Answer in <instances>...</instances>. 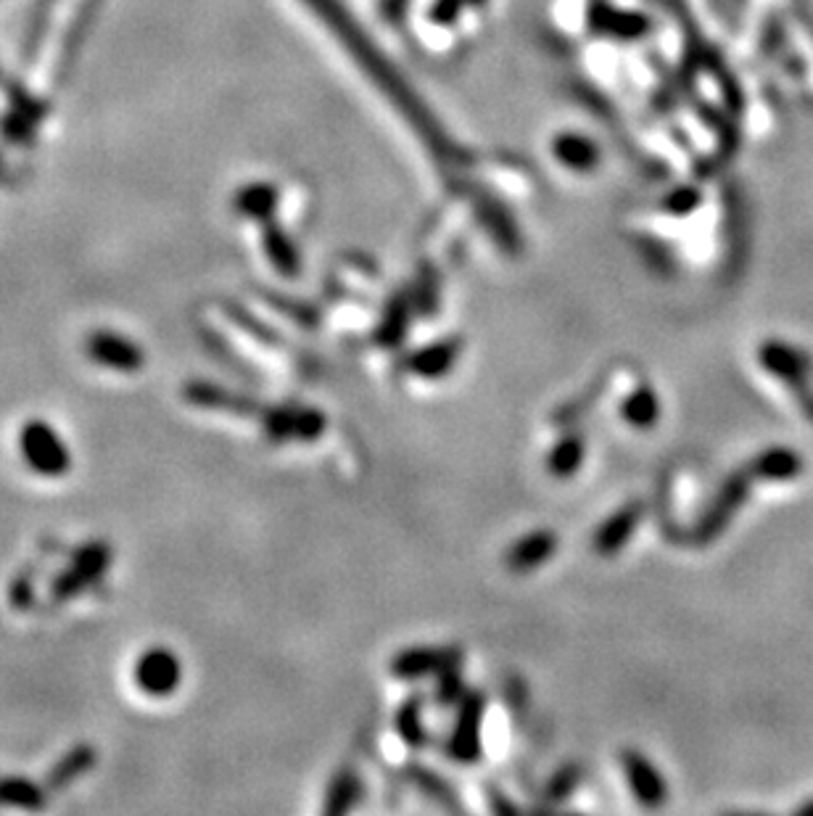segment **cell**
Returning a JSON list of instances; mask_svg holds the SVG:
<instances>
[{"mask_svg":"<svg viewBox=\"0 0 813 816\" xmlns=\"http://www.w3.org/2000/svg\"><path fill=\"white\" fill-rule=\"evenodd\" d=\"M83 352L92 365L107 367V371L114 373H125V376H133V373H138L146 365V352L138 341L107 328L90 330L83 341Z\"/></svg>","mask_w":813,"mask_h":816,"instance_id":"3957f363","label":"cell"},{"mask_svg":"<svg viewBox=\"0 0 813 816\" xmlns=\"http://www.w3.org/2000/svg\"><path fill=\"white\" fill-rule=\"evenodd\" d=\"M758 360L761 365L772 373L774 378H779L787 389L792 391L795 402H798L803 418L813 423V357L805 354L803 349L792 347V343L772 339L763 341L758 349Z\"/></svg>","mask_w":813,"mask_h":816,"instance_id":"6da1fadb","label":"cell"},{"mask_svg":"<svg viewBox=\"0 0 813 816\" xmlns=\"http://www.w3.org/2000/svg\"><path fill=\"white\" fill-rule=\"evenodd\" d=\"M441 658V653H404L393 661V674H399V677H421L425 671H434V666Z\"/></svg>","mask_w":813,"mask_h":816,"instance_id":"4fadbf2b","label":"cell"},{"mask_svg":"<svg viewBox=\"0 0 813 816\" xmlns=\"http://www.w3.org/2000/svg\"><path fill=\"white\" fill-rule=\"evenodd\" d=\"M552 550H554L552 533H547V531L528 533L526 539H521V542H517L515 548L508 552V568L517 570V574H523V570H531L534 566H539L545 557H550Z\"/></svg>","mask_w":813,"mask_h":816,"instance_id":"9c48e42d","label":"cell"},{"mask_svg":"<svg viewBox=\"0 0 813 816\" xmlns=\"http://www.w3.org/2000/svg\"><path fill=\"white\" fill-rule=\"evenodd\" d=\"M111 563V548L103 542H92L85 544L74 552V563L64 574L55 579L53 585V600L55 603H64V600L77 598L79 592L96 585L103 574L109 570Z\"/></svg>","mask_w":813,"mask_h":816,"instance_id":"5b68a950","label":"cell"},{"mask_svg":"<svg viewBox=\"0 0 813 816\" xmlns=\"http://www.w3.org/2000/svg\"><path fill=\"white\" fill-rule=\"evenodd\" d=\"M626 769H628V779H631L634 793H637L639 801L650 808L661 806V803L665 801V784L661 782V777H658V771L652 769L645 758L634 756V753H628L626 756Z\"/></svg>","mask_w":813,"mask_h":816,"instance_id":"ba28073f","label":"cell"},{"mask_svg":"<svg viewBox=\"0 0 813 816\" xmlns=\"http://www.w3.org/2000/svg\"><path fill=\"white\" fill-rule=\"evenodd\" d=\"M637 515H639V507H628V511L615 515V518L610 520L605 529L597 533L595 548L600 552L618 550L621 544H624V539L628 537V533H631L634 524H637Z\"/></svg>","mask_w":813,"mask_h":816,"instance_id":"8fae6325","label":"cell"},{"mask_svg":"<svg viewBox=\"0 0 813 816\" xmlns=\"http://www.w3.org/2000/svg\"><path fill=\"white\" fill-rule=\"evenodd\" d=\"M18 455L37 476L61 478L70 474L72 452L48 420L33 418L18 428Z\"/></svg>","mask_w":813,"mask_h":816,"instance_id":"7a4b0ae2","label":"cell"},{"mask_svg":"<svg viewBox=\"0 0 813 816\" xmlns=\"http://www.w3.org/2000/svg\"><path fill=\"white\" fill-rule=\"evenodd\" d=\"M0 806H18L29 808V812H40L46 806V790L18 777L0 779Z\"/></svg>","mask_w":813,"mask_h":816,"instance_id":"30bf717a","label":"cell"},{"mask_svg":"<svg viewBox=\"0 0 813 816\" xmlns=\"http://www.w3.org/2000/svg\"><path fill=\"white\" fill-rule=\"evenodd\" d=\"M333 798L336 801L330 803L328 812H343V808H349L351 798H354V779L351 777H341L336 784H333Z\"/></svg>","mask_w":813,"mask_h":816,"instance_id":"9a60e30c","label":"cell"},{"mask_svg":"<svg viewBox=\"0 0 813 816\" xmlns=\"http://www.w3.org/2000/svg\"><path fill=\"white\" fill-rule=\"evenodd\" d=\"M626 420L634 426H652L658 420V399L650 389H639L637 394L626 402Z\"/></svg>","mask_w":813,"mask_h":816,"instance_id":"7c38bea8","label":"cell"},{"mask_svg":"<svg viewBox=\"0 0 813 816\" xmlns=\"http://www.w3.org/2000/svg\"><path fill=\"white\" fill-rule=\"evenodd\" d=\"M133 679L143 695L162 701V698L175 695L180 687L183 664L170 648H151L135 661Z\"/></svg>","mask_w":813,"mask_h":816,"instance_id":"277c9868","label":"cell"},{"mask_svg":"<svg viewBox=\"0 0 813 816\" xmlns=\"http://www.w3.org/2000/svg\"><path fill=\"white\" fill-rule=\"evenodd\" d=\"M425 352L428 354H423V357L417 360V367H421L423 376H439L449 362H454V354H458L454 352V343H441V347L425 349Z\"/></svg>","mask_w":813,"mask_h":816,"instance_id":"5bb4252c","label":"cell"},{"mask_svg":"<svg viewBox=\"0 0 813 816\" xmlns=\"http://www.w3.org/2000/svg\"><path fill=\"white\" fill-rule=\"evenodd\" d=\"M800 814H813V803H809V806L800 808Z\"/></svg>","mask_w":813,"mask_h":816,"instance_id":"2e32d148","label":"cell"},{"mask_svg":"<svg viewBox=\"0 0 813 816\" xmlns=\"http://www.w3.org/2000/svg\"><path fill=\"white\" fill-rule=\"evenodd\" d=\"M748 470L761 481H792V478L803 474V457L795 450H787V447H772V450L761 452L748 465Z\"/></svg>","mask_w":813,"mask_h":816,"instance_id":"8992f818","label":"cell"},{"mask_svg":"<svg viewBox=\"0 0 813 816\" xmlns=\"http://www.w3.org/2000/svg\"><path fill=\"white\" fill-rule=\"evenodd\" d=\"M96 761H98L96 748H90V745L72 748V751L64 753V756L55 761L53 769L48 771L46 790H51V793H59V790L70 788L72 782H77V779L83 777L85 771H90L92 766H96Z\"/></svg>","mask_w":813,"mask_h":816,"instance_id":"52a82bcc","label":"cell"}]
</instances>
